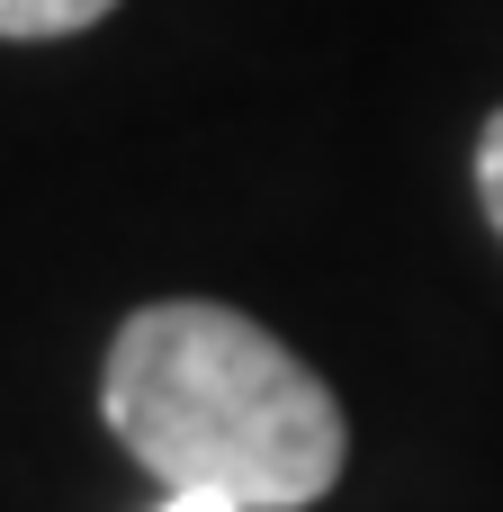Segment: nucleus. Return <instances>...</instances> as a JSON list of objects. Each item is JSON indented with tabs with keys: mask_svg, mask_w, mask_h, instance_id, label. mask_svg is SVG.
I'll return each instance as SVG.
<instances>
[{
	"mask_svg": "<svg viewBox=\"0 0 503 512\" xmlns=\"http://www.w3.org/2000/svg\"><path fill=\"white\" fill-rule=\"evenodd\" d=\"M477 198H486V225L503 234V108L486 117V135H477Z\"/></svg>",
	"mask_w": 503,
	"mask_h": 512,
	"instance_id": "obj_3",
	"label": "nucleus"
},
{
	"mask_svg": "<svg viewBox=\"0 0 503 512\" xmlns=\"http://www.w3.org/2000/svg\"><path fill=\"white\" fill-rule=\"evenodd\" d=\"M99 414L171 495H234L243 512H306L333 495L351 432L333 387L243 306L153 297L117 324Z\"/></svg>",
	"mask_w": 503,
	"mask_h": 512,
	"instance_id": "obj_1",
	"label": "nucleus"
},
{
	"mask_svg": "<svg viewBox=\"0 0 503 512\" xmlns=\"http://www.w3.org/2000/svg\"><path fill=\"white\" fill-rule=\"evenodd\" d=\"M162 512H243V504H234V495H171Z\"/></svg>",
	"mask_w": 503,
	"mask_h": 512,
	"instance_id": "obj_4",
	"label": "nucleus"
},
{
	"mask_svg": "<svg viewBox=\"0 0 503 512\" xmlns=\"http://www.w3.org/2000/svg\"><path fill=\"white\" fill-rule=\"evenodd\" d=\"M117 0H0V36L9 45H45V36H81L99 27Z\"/></svg>",
	"mask_w": 503,
	"mask_h": 512,
	"instance_id": "obj_2",
	"label": "nucleus"
}]
</instances>
